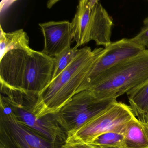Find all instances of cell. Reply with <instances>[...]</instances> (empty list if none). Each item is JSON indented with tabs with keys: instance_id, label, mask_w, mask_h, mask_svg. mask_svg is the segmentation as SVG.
I'll return each mask as SVG.
<instances>
[{
	"instance_id": "6da1fadb",
	"label": "cell",
	"mask_w": 148,
	"mask_h": 148,
	"mask_svg": "<svg viewBox=\"0 0 148 148\" xmlns=\"http://www.w3.org/2000/svg\"><path fill=\"white\" fill-rule=\"evenodd\" d=\"M53 58L42 51L11 50L0 60L1 84L39 95L52 79Z\"/></svg>"
},
{
	"instance_id": "e0dca14e",
	"label": "cell",
	"mask_w": 148,
	"mask_h": 148,
	"mask_svg": "<svg viewBox=\"0 0 148 148\" xmlns=\"http://www.w3.org/2000/svg\"><path fill=\"white\" fill-rule=\"evenodd\" d=\"M130 39L133 42L146 47L148 44V17L143 21V26L140 32Z\"/></svg>"
},
{
	"instance_id": "9a60e30c",
	"label": "cell",
	"mask_w": 148,
	"mask_h": 148,
	"mask_svg": "<svg viewBox=\"0 0 148 148\" xmlns=\"http://www.w3.org/2000/svg\"><path fill=\"white\" fill-rule=\"evenodd\" d=\"M124 129L105 132L97 137L91 143L75 147L78 148H123Z\"/></svg>"
},
{
	"instance_id": "8fae6325",
	"label": "cell",
	"mask_w": 148,
	"mask_h": 148,
	"mask_svg": "<svg viewBox=\"0 0 148 148\" xmlns=\"http://www.w3.org/2000/svg\"><path fill=\"white\" fill-rule=\"evenodd\" d=\"M123 136V148H148V122L136 117L125 125Z\"/></svg>"
},
{
	"instance_id": "52a82bcc",
	"label": "cell",
	"mask_w": 148,
	"mask_h": 148,
	"mask_svg": "<svg viewBox=\"0 0 148 148\" xmlns=\"http://www.w3.org/2000/svg\"><path fill=\"white\" fill-rule=\"evenodd\" d=\"M116 100H99L94 97L89 90H86L74 95L54 116L67 133L80 128Z\"/></svg>"
},
{
	"instance_id": "8992f818",
	"label": "cell",
	"mask_w": 148,
	"mask_h": 148,
	"mask_svg": "<svg viewBox=\"0 0 148 148\" xmlns=\"http://www.w3.org/2000/svg\"><path fill=\"white\" fill-rule=\"evenodd\" d=\"M60 145L20 122L10 108L1 102V148H61Z\"/></svg>"
},
{
	"instance_id": "4fadbf2b",
	"label": "cell",
	"mask_w": 148,
	"mask_h": 148,
	"mask_svg": "<svg viewBox=\"0 0 148 148\" xmlns=\"http://www.w3.org/2000/svg\"><path fill=\"white\" fill-rule=\"evenodd\" d=\"M126 94L136 117L140 121L148 122V79Z\"/></svg>"
},
{
	"instance_id": "7a4b0ae2",
	"label": "cell",
	"mask_w": 148,
	"mask_h": 148,
	"mask_svg": "<svg viewBox=\"0 0 148 148\" xmlns=\"http://www.w3.org/2000/svg\"><path fill=\"white\" fill-rule=\"evenodd\" d=\"M103 50L87 46L79 49L71 63L39 95L32 109L35 116L57 114L69 103Z\"/></svg>"
},
{
	"instance_id": "d6986e66",
	"label": "cell",
	"mask_w": 148,
	"mask_h": 148,
	"mask_svg": "<svg viewBox=\"0 0 148 148\" xmlns=\"http://www.w3.org/2000/svg\"><path fill=\"white\" fill-rule=\"evenodd\" d=\"M146 47H148V44H147V45H146Z\"/></svg>"
},
{
	"instance_id": "ac0fdd59",
	"label": "cell",
	"mask_w": 148,
	"mask_h": 148,
	"mask_svg": "<svg viewBox=\"0 0 148 148\" xmlns=\"http://www.w3.org/2000/svg\"><path fill=\"white\" fill-rule=\"evenodd\" d=\"M114 148V147H111V148Z\"/></svg>"
},
{
	"instance_id": "5bb4252c",
	"label": "cell",
	"mask_w": 148,
	"mask_h": 148,
	"mask_svg": "<svg viewBox=\"0 0 148 148\" xmlns=\"http://www.w3.org/2000/svg\"><path fill=\"white\" fill-rule=\"evenodd\" d=\"M1 58L9 51L13 50H30L29 39L23 29L12 32H5L1 27L0 35Z\"/></svg>"
},
{
	"instance_id": "277c9868",
	"label": "cell",
	"mask_w": 148,
	"mask_h": 148,
	"mask_svg": "<svg viewBox=\"0 0 148 148\" xmlns=\"http://www.w3.org/2000/svg\"><path fill=\"white\" fill-rule=\"evenodd\" d=\"M135 117L130 106L116 100L77 130L67 132L66 140L61 147L73 148L88 144L103 133L123 130Z\"/></svg>"
},
{
	"instance_id": "9c48e42d",
	"label": "cell",
	"mask_w": 148,
	"mask_h": 148,
	"mask_svg": "<svg viewBox=\"0 0 148 148\" xmlns=\"http://www.w3.org/2000/svg\"><path fill=\"white\" fill-rule=\"evenodd\" d=\"M44 35L43 53L52 58L71 47L73 39L71 23L67 21L39 24Z\"/></svg>"
},
{
	"instance_id": "3957f363",
	"label": "cell",
	"mask_w": 148,
	"mask_h": 148,
	"mask_svg": "<svg viewBox=\"0 0 148 148\" xmlns=\"http://www.w3.org/2000/svg\"><path fill=\"white\" fill-rule=\"evenodd\" d=\"M148 79V49L118 64L107 72L91 89L97 99H116Z\"/></svg>"
},
{
	"instance_id": "2e32d148",
	"label": "cell",
	"mask_w": 148,
	"mask_h": 148,
	"mask_svg": "<svg viewBox=\"0 0 148 148\" xmlns=\"http://www.w3.org/2000/svg\"><path fill=\"white\" fill-rule=\"evenodd\" d=\"M78 48V47L76 45L73 48H67L53 58V70L52 81L57 77L75 58L79 50Z\"/></svg>"
},
{
	"instance_id": "30bf717a",
	"label": "cell",
	"mask_w": 148,
	"mask_h": 148,
	"mask_svg": "<svg viewBox=\"0 0 148 148\" xmlns=\"http://www.w3.org/2000/svg\"><path fill=\"white\" fill-rule=\"evenodd\" d=\"M91 9L86 35L87 43L93 40L97 45L106 47L112 43L113 20L97 0H90Z\"/></svg>"
},
{
	"instance_id": "ba28073f",
	"label": "cell",
	"mask_w": 148,
	"mask_h": 148,
	"mask_svg": "<svg viewBox=\"0 0 148 148\" xmlns=\"http://www.w3.org/2000/svg\"><path fill=\"white\" fill-rule=\"evenodd\" d=\"M145 49V47L133 42L130 39L123 38L112 42L104 48L102 54L83 80L77 94L91 89L109 70Z\"/></svg>"
},
{
	"instance_id": "5b68a950",
	"label": "cell",
	"mask_w": 148,
	"mask_h": 148,
	"mask_svg": "<svg viewBox=\"0 0 148 148\" xmlns=\"http://www.w3.org/2000/svg\"><path fill=\"white\" fill-rule=\"evenodd\" d=\"M36 101L34 95L22 92L8 97L1 95V102L10 108L20 122L49 141L63 145L66 140V132L58 123L54 115L40 118L35 116L32 109Z\"/></svg>"
},
{
	"instance_id": "7c38bea8",
	"label": "cell",
	"mask_w": 148,
	"mask_h": 148,
	"mask_svg": "<svg viewBox=\"0 0 148 148\" xmlns=\"http://www.w3.org/2000/svg\"><path fill=\"white\" fill-rule=\"evenodd\" d=\"M90 0H82L79 2L77 12L71 22L73 41L76 46H81L87 44L86 35L90 14Z\"/></svg>"
}]
</instances>
